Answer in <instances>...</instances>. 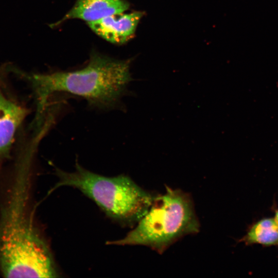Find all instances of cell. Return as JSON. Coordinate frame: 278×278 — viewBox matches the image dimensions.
<instances>
[{
    "mask_svg": "<svg viewBox=\"0 0 278 278\" xmlns=\"http://www.w3.org/2000/svg\"><path fill=\"white\" fill-rule=\"evenodd\" d=\"M31 159L19 162L0 216V271L5 277H55L59 272L29 209Z\"/></svg>",
    "mask_w": 278,
    "mask_h": 278,
    "instance_id": "1",
    "label": "cell"
},
{
    "mask_svg": "<svg viewBox=\"0 0 278 278\" xmlns=\"http://www.w3.org/2000/svg\"><path fill=\"white\" fill-rule=\"evenodd\" d=\"M131 60H118L93 54L88 64L74 71L48 73L16 72L30 85L36 103L33 126L39 128L51 95L64 93L84 99L89 107L103 111L120 109L121 99L129 94L132 78Z\"/></svg>",
    "mask_w": 278,
    "mask_h": 278,
    "instance_id": "2",
    "label": "cell"
},
{
    "mask_svg": "<svg viewBox=\"0 0 278 278\" xmlns=\"http://www.w3.org/2000/svg\"><path fill=\"white\" fill-rule=\"evenodd\" d=\"M58 180L49 194L63 186L76 188L94 201L110 218L133 226L145 215L156 196L124 175L107 177L93 172L78 163L72 172L55 167Z\"/></svg>",
    "mask_w": 278,
    "mask_h": 278,
    "instance_id": "3",
    "label": "cell"
},
{
    "mask_svg": "<svg viewBox=\"0 0 278 278\" xmlns=\"http://www.w3.org/2000/svg\"><path fill=\"white\" fill-rule=\"evenodd\" d=\"M192 196L180 189L166 187L156 196L151 206L136 227L124 237L108 241L110 245H141L159 254L187 235L200 231Z\"/></svg>",
    "mask_w": 278,
    "mask_h": 278,
    "instance_id": "4",
    "label": "cell"
},
{
    "mask_svg": "<svg viewBox=\"0 0 278 278\" xmlns=\"http://www.w3.org/2000/svg\"><path fill=\"white\" fill-rule=\"evenodd\" d=\"M143 16L141 12L119 13L88 22L89 27L98 36L114 44L126 42L134 34Z\"/></svg>",
    "mask_w": 278,
    "mask_h": 278,
    "instance_id": "5",
    "label": "cell"
},
{
    "mask_svg": "<svg viewBox=\"0 0 278 278\" xmlns=\"http://www.w3.org/2000/svg\"><path fill=\"white\" fill-rule=\"evenodd\" d=\"M28 113L0 91V160L9 157L15 132Z\"/></svg>",
    "mask_w": 278,
    "mask_h": 278,
    "instance_id": "6",
    "label": "cell"
},
{
    "mask_svg": "<svg viewBox=\"0 0 278 278\" xmlns=\"http://www.w3.org/2000/svg\"><path fill=\"white\" fill-rule=\"evenodd\" d=\"M129 7L126 0H76L72 9L61 20L51 25L55 27L63 22L79 19L93 22L109 15L122 13Z\"/></svg>",
    "mask_w": 278,
    "mask_h": 278,
    "instance_id": "7",
    "label": "cell"
},
{
    "mask_svg": "<svg viewBox=\"0 0 278 278\" xmlns=\"http://www.w3.org/2000/svg\"><path fill=\"white\" fill-rule=\"evenodd\" d=\"M241 241L246 245H278V223L274 218L262 219L250 227Z\"/></svg>",
    "mask_w": 278,
    "mask_h": 278,
    "instance_id": "8",
    "label": "cell"
},
{
    "mask_svg": "<svg viewBox=\"0 0 278 278\" xmlns=\"http://www.w3.org/2000/svg\"><path fill=\"white\" fill-rule=\"evenodd\" d=\"M274 218L278 223V210L275 212V217Z\"/></svg>",
    "mask_w": 278,
    "mask_h": 278,
    "instance_id": "9",
    "label": "cell"
}]
</instances>
